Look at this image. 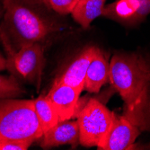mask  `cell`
Here are the masks:
<instances>
[{
	"label": "cell",
	"instance_id": "3957f363",
	"mask_svg": "<svg viewBox=\"0 0 150 150\" xmlns=\"http://www.w3.org/2000/svg\"><path fill=\"white\" fill-rule=\"evenodd\" d=\"M42 134L33 100H0V141L31 146Z\"/></svg>",
	"mask_w": 150,
	"mask_h": 150
},
{
	"label": "cell",
	"instance_id": "9a60e30c",
	"mask_svg": "<svg viewBox=\"0 0 150 150\" xmlns=\"http://www.w3.org/2000/svg\"><path fill=\"white\" fill-rule=\"evenodd\" d=\"M78 0H46V6L59 16L72 13Z\"/></svg>",
	"mask_w": 150,
	"mask_h": 150
},
{
	"label": "cell",
	"instance_id": "5bb4252c",
	"mask_svg": "<svg viewBox=\"0 0 150 150\" xmlns=\"http://www.w3.org/2000/svg\"><path fill=\"white\" fill-rule=\"evenodd\" d=\"M23 93H24V89L16 76L0 75V100L17 98Z\"/></svg>",
	"mask_w": 150,
	"mask_h": 150
},
{
	"label": "cell",
	"instance_id": "8fae6325",
	"mask_svg": "<svg viewBox=\"0 0 150 150\" xmlns=\"http://www.w3.org/2000/svg\"><path fill=\"white\" fill-rule=\"evenodd\" d=\"M139 0H115L105 5L102 16L125 26H135L140 23L139 20Z\"/></svg>",
	"mask_w": 150,
	"mask_h": 150
},
{
	"label": "cell",
	"instance_id": "52a82bcc",
	"mask_svg": "<svg viewBox=\"0 0 150 150\" xmlns=\"http://www.w3.org/2000/svg\"><path fill=\"white\" fill-rule=\"evenodd\" d=\"M81 90L64 84L54 83L47 94L59 122L70 120L76 112Z\"/></svg>",
	"mask_w": 150,
	"mask_h": 150
},
{
	"label": "cell",
	"instance_id": "8992f818",
	"mask_svg": "<svg viewBox=\"0 0 150 150\" xmlns=\"http://www.w3.org/2000/svg\"><path fill=\"white\" fill-rule=\"evenodd\" d=\"M140 134V129L124 115L114 116L112 126L109 131L101 150H125L132 147Z\"/></svg>",
	"mask_w": 150,
	"mask_h": 150
},
{
	"label": "cell",
	"instance_id": "9c48e42d",
	"mask_svg": "<svg viewBox=\"0 0 150 150\" xmlns=\"http://www.w3.org/2000/svg\"><path fill=\"white\" fill-rule=\"evenodd\" d=\"M79 143V127L77 120L59 122L42 134L40 146L44 149L61 145L76 146Z\"/></svg>",
	"mask_w": 150,
	"mask_h": 150
},
{
	"label": "cell",
	"instance_id": "6da1fadb",
	"mask_svg": "<svg viewBox=\"0 0 150 150\" xmlns=\"http://www.w3.org/2000/svg\"><path fill=\"white\" fill-rule=\"evenodd\" d=\"M109 81L124 102L123 115L140 130H150V62L139 53H116Z\"/></svg>",
	"mask_w": 150,
	"mask_h": 150
},
{
	"label": "cell",
	"instance_id": "277c9868",
	"mask_svg": "<svg viewBox=\"0 0 150 150\" xmlns=\"http://www.w3.org/2000/svg\"><path fill=\"white\" fill-rule=\"evenodd\" d=\"M115 114L96 99H90L77 114L79 143L99 148L110 131Z\"/></svg>",
	"mask_w": 150,
	"mask_h": 150
},
{
	"label": "cell",
	"instance_id": "e0dca14e",
	"mask_svg": "<svg viewBox=\"0 0 150 150\" xmlns=\"http://www.w3.org/2000/svg\"><path fill=\"white\" fill-rule=\"evenodd\" d=\"M29 147L30 146L23 144L0 141V150H27Z\"/></svg>",
	"mask_w": 150,
	"mask_h": 150
},
{
	"label": "cell",
	"instance_id": "d6986e66",
	"mask_svg": "<svg viewBox=\"0 0 150 150\" xmlns=\"http://www.w3.org/2000/svg\"><path fill=\"white\" fill-rule=\"evenodd\" d=\"M3 3H2V0H0V23H1L2 20V16H3Z\"/></svg>",
	"mask_w": 150,
	"mask_h": 150
},
{
	"label": "cell",
	"instance_id": "4fadbf2b",
	"mask_svg": "<svg viewBox=\"0 0 150 150\" xmlns=\"http://www.w3.org/2000/svg\"><path fill=\"white\" fill-rule=\"evenodd\" d=\"M34 101V109L39 120L40 129L42 133L46 132L51 127L58 124L59 120L58 115L54 110L52 104L50 103L47 95L42 94L33 100Z\"/></svg>",
	"mask_w": 150,
	"mask_h": 150
},
{
	"label": "cell",
	"instance_id": "ac0fdd59",
	"mask_svg": "<svg viewBox=\"0 0 150 150\" xmlns=\"http://www.w3.org/2000/svg\"><path fill=\"white\" fill-rule=\"evenodd\" d=\"M6 69V59L0 54V71Z\"/></svg>",
	"mask_w": 150,
	"mask_h": 150
},
{
	"label": "cell",
	"instance_id": "ba28073f",
	"mask_svg": "<svg viewBox=\"0 0 150 150\" xmlns=\"http://www.w3.org/2000/svg\"><path fill=\"white\" fill-rule=\"evenodd\" d=\"M97 47L89 46L81 50L66 69L57 76L54 83L67 85L83 91L87 67Z\"/></svg>",
	"mask_w": 150,
	"mask_h": 150
},
{
	"label": "cell",
	"instance_id": "7a4b0ae2",
	"mask_svg": "<svg viewBox=\"0 0 150 150\" xmlns=\"http://www.w3.org/2000/svg\"><path fill=\"white\" fill-rule=\"evenodd\" d=\"M2 3L0 40L5 50L42 43L61 30V23L52 10L40 0H2Z\"/></svg>",
	"mask_w": 150,
	"mask_h": 150
},
{
	"label": "cell",
	"instance_id": "2e32d148",
	"mask_svg": "<svg viewBox=\"0 0 150 150\" xmlns=\"http://www.w3.org/2000/svg\"><path fill=\"white\" fill-rule=\"evenodd\" d=\"M140 3V9L139 13V23L146 20L147 16L150 13V0H139Z\"/></svg>",
	"mask_w": 150,
	"mask_h": 150
},
{
	"label": "cell",
	"instance_id": "30bf717a",
	"mask_svg": "<svg viewBox=\"0 0 150 150\" xmlns=\"http://www.w3.org/2000/svg\"><path fill=\"white\" fill-rule=\"evenodd\" d=\"M109 76L110 62L105 54L97 48L87 67L84 89L89 93H98L109 81Z\"/></svg>",
	"mask_w": 150,
	"mask_h": 150
},
{
	"label": "cell",
	"instance_id": "5b68a950",
	"mask_svg": "<svg viewBox=\"0 0 150 150\" xmlns=\"http://www.w3.org/2000/svg\"><path fill=\"white\" fill-rule=\"evenodd\" d=\"M6 69L17 78L23 79L39 89L45 66L42 43H30L17 50H6Z\"/></svg>",
	"mask_w": 150,
	"mask_h": 150
},
{
	"label": "cell",
	"instance_id": "7c38bea8",
	"mask_svg": "<svg viewBox=\"0 0 150 150\" xmlns=\"http://www.w3.org/2000/svg\"><path fill=\"white\" fill-rule=\"evenodd\" d=\"M106 0H78L71 16L82 28L87 29L90 24L102 16Z\"/></svg>",
	"mask_w": 150,
	"mask_h": 150
},
{
	"label": "cell",
	"instance_id": "ffe728a7",
	"mask_svg": "<svg viewBox=\"0 0 150 150\" xmlns=\"http://www.w3.org/2000/svg\"><path fill=\"white\" fill-rule=\"evenodd\" d=\"M40 1H42V3H44V4L46 5V0H40Z\"/></svg>",
	"mask_w": 150,
	"mask_h": 150
}]
</instances>
